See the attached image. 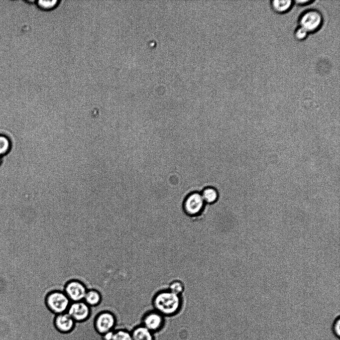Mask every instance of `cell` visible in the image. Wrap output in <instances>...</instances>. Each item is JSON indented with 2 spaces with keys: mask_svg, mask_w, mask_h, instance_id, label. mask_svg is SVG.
<instances>
[{
  "mask_svg": "<svg viewBox=\"0 0 340 340\" xmlns=\"http://www.w3.org/2000/svg\"><path fill=\"white\" fill-rule=\"evenodd\" d=\"M115 325V317L109 311L101 312L97 315L95 320V329L97 332L101 335L113 331Z\"/></svg>",
  "mask_w": 340,
  "mask_h": 340,
  "instance_id": "obj_6",
  "label": "cell"
},
{
  "mask_svg": "<svg viewBox=\"0 0 340 340\" xmlns=\"http://www.w3.org/2000/svg\"><path fill=\"white\" fill-rule=\"evenodd\" d=\"M1 162V158H0V164Z\"/></svg>",
  "mask_w": 340,
  "mask_h": 340,
  "instance_id": "obj_22",
  "label": "cell"
},
{
  "mask_svg": "<svg viewBox=\"0 0 340 340\" xmlns=\"http://www.w3.org/2000/svg\"><path fill=\"white\" fill-rule=\"evenodd\" d=\"M44 303L49 310L57 315L67 312L71 302L64 291L54 290L46 296Z\"/></svg>",
  "mask_w": 340,
  "mask_h": 340,
  "instance_id": "obj_3",
  "label": "cell"
},
{
  "mask_svg": "<svg viewBox=\"0 0 340 340\" xmlns=\"http://www.w3.org/2000/svg\"><path fill=\"white\" fill-rule=\"evenodd\" d=\"M90 307H96L102 302V298L100 293L95 289L87 290L84 300Z\"/></svg>",
  "mask_w": 340,
  "mask_h": 340,
  "instance_id": "obj_12",
  "label": "cell"
},
{
  "mask_svg": "<svg viewBox=\"0 0 340 340\" xmlns=\"http://www.w3.org/2000/svg\"><path fill=\"white\" fill-rule=\"evenodd\" d=\"M10 148L9 139L3 135H0V157L6 154Z\"/></svg>",
  "mask_w": 340,
  "mask_h": 340,
  "instance_id": "obj_16",
  "label": "cell"
},
{
  "mask_svg": "<svg viewBox=\"0 0 340 340\" xmlns=\"http://www.w3.org/2000/svg\"><path fill=\"white\" fill-rule=\"evenodd\" d=\"M205 203L201 193L193 192L188 195L184 200V212L190 217H196L203 211Z\"/></svg>",
  "mask_w": 340,
  "mask_h": 340,
  "instance_id": "obj_4",
  "label": "cell"
},
{
  "mask_svg": "<svg viewBox=\"0 0 340 340\" xmlns=\"http://www.w3.org/2000/svg\"><path fill=\"white\" fill-rule=\"evenodd\" d=\"M87 290L83 282L73 279L65 284L64 292L71 302H74L83 301Z\"/></svg>",
  "mask_w": 340,
  "mask_h": 340,
  "instance_id": "obj_5",
  "label": "cell"
},
{
  "mask_svg": "<svg viewBox=\"0 0 340 340\" xmlns=\"http://www.w3.org/2000/svg\"><path fill=\"white\" fill-rule=\"evenodd\" d=\"M152 306L156 311L164 317L178 314L183 307L181 296L167 290L158 292L153 297Z\"/></svg>",
  "mask_w": 340,
  "mask_h": 340,
  "instance_id": "obj_1",
  "label": "cell"
},
{
  "mask_svg": "<svg viewBox=\"0 0 340 340\" xmlns=\"http://www.w3.org/2000/svg\"><path fill=\"white\" fill-rule=\"evenodd\" d=\"M184 283L180 280H174L169 283L168 290L171 292L181 296L184 291Z\"/></svg>",
  "mask_w": 340,
  "mask_h": 340,
  "instance_id": "obj_14",
  "label": "cell"
},
{
  "mask_svg": "<svg viewBox=\"0 0 340 340\" xmlns=\"http://www.w3.org/2000/svg\"><path fill=\"white\" fill-rule=\"evenodd\" d=\"M315 2V0H294V5H297L298 6H307L311 4V3Z\"/></svg>",
  "mask_w": 340,
  "mask_h": 340,
  "instance_id": "obj_20",
  "label": "cell"
},
{
  "mask_svg": "<svg viewBox=\"0 0 340 340\" xmlns=\"http://www.w3.org/2000/svg\"><path fill=\"white\" fill-rule=\"evenodd\" d=\"M309 33L303 27L298 25L294 29L293 35L295 39L301 41L306 40L309 36Z\"/></svg>",
  "mask_w": 340,
  "mask_h": 340,
  "instance_id": "obj_15",
  "label": "cell"
},
{
  "mask_svg": "<svg viewBox=\"0 0 340 340\" xmlns=\"http://www.w3.org/2000/svg\"><path fill=\"white\" fill-rule=\"evenodd\" d=\"M298 25L304 28L310 34L319 31L324 23L322 12L315 8L303 10L298 18Z\"/></svg>",
  "mask_w": 340,
  "mask_h": 340,
  "instance_id": "obj_2",
  "label": "cell"
},
{
  "mask_svg": "<svg viewBox=\"0 0 340 340\" xmlns=\"http://www.w3.org/2000/svg\"><path fill=\"white\" fill-rule=\"evenodd\" d=\"M112 340H133L131 333L125 330H118L113 334Z\"/></svg>",
  "mask_w": 340,
  "mask_h": 340,
  "instance_id": "obj_17",
  "label": "cell"
},
{
  "mask_svg": "<svg viewBox=\"0 0 340 340\" xmlns=\"http://www.w3.org/2000/svg\"><path fill=\"white\" fill-rule=\"evenodd\" d=\"M114 331H111L102 335L103 340H112Z\"/></svg>",
  "mask_w": 340,
  "mask_h": 340,
  "instance_id": "obj_21",
  "label": "cell"
},
{
  "mask_svg": "<svg viewBox=\"0 0 340 340\" xmlns=\"http://www.w3.org/2000/svg\"><path fill=\"white\" fill-rule=\"evenodd\" d=\"M75 321L67 312L56 315L54 325L59 332L63 333L70 332L73 329Z\"/></svg>",
  "mask_w": 340,
  "mask_h": 340,
  "instance_id": "obj_9",
  "label": "cell"
},
{
  "mask_svg": "<svg viewBox=\"0 0 340 340\" xmlns=\"http://www.w3.org/2000/svg\"><path fill=\"white\" fill-rule=\"evenodd\" d=\"M205 203L213 204L219 198V193L217 190L211 187L205 188L201 193Z\"/></svg>",
  "mask_w": 340,
  "mask_h": 340,
  "instance_id": "obj_13",
  "label": "cell"
},
{
  "mask_svg": "<svg viewBox=\"0 0 340 340\" xmlns=\"http://www.w3.org/2000/svg\"><path fill=\"white\" fill-rule=\"evenodd\" d=\"M131 334L133 340H154L153 333L142 325L134 328Z\"/></svg>",
  "mask_w": 340,
  "mask_h": 340,
  "instance_id": "obj_11",
  "label": "cell"
},
{
  "mask_svg": "<svg viewBox=\"0 0 340 340\" xmlns=\"http://www.w3.org/2000/svg\"><path fill=\"white\" fill-rule=\"evenodd\" d=\"M57 2L56 0H39L38 4L42 7L43 8H49L53 7L55 3Z\"/></svg>",
  "mask_w": 340,
  "mask_h": 340,
  "instance_id": "obj_19",
  "label": "cell"
},
{
  "mask_svg": "<svg viewBox=\"0 0 340 340\" xmlns=\"http://www.w3.org/2000/svg\"><path fill=\"white\" fill-rule=\"evenodd\" d=\"M164 321V316L155 310H152L147 312L144 316L142 325L154 333L162 328Z\"/></svg>",
  "mask_w": 340,
  "mask_h": 340,
  "instance_id": "obj_8",
  "label": "cell"
},
{
  "mask_svg": "<svg viewBox=\"0 0 340 340\" xmlns=\"http://www.w3.org/2000/svg\"><path fill=\"white\" fill-rule=\"evenodd\" d=\"M67 312L75 322L86 320L91 313L90 307L84 301L71 302Z\"/></svg>",
  "mask_w": 340,
  "mask_h": 340,
  "instance_id": "obj_7",
  "label": "cell"
},
{
  "mask_svg": "<svg viewBox=\"0 0 340 340\" xmlns=\"http://www.w3.org/2000/svg\"><path fill=\"white\" fill-rule=\"evenodd\" d=\"M269 5L272 11L277 14H283L289 12L294 5L292 0H271Z\"/></svg>",
  "mask_w": 340,
  "mask_h": 340,
  "instance_id": "obj_10",
  "label": "cell"
},
{
  "mask_svg": "<svg viewBox=\"0 0 340 340\" xmlns=\"http://www.w3.org/2000/svg\"><path fill=\"white\" fill-rule=\"evenodd\" d=\"M332 331L333 335L339 339L340 337V319L339 316L336 317L333 322Z\"/></svg>",
  "mask_w": 340,
  "mask_h": 340,
  "instance_id": "obj_18",
  "label": "cell"
}]
</instances>
